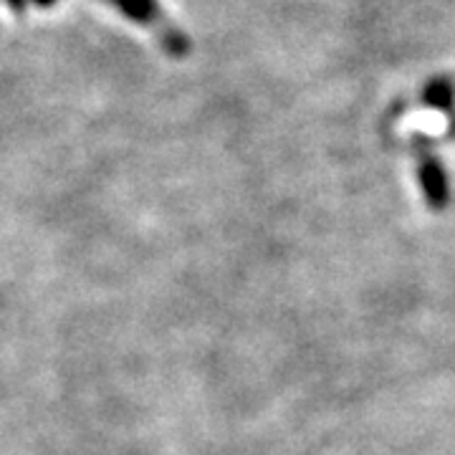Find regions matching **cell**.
I'll list each match as a JSON object with an SVG mask.
<instances>
[{
    "label": "cell",
    "instance_id": "1",
    "mask_svg": "<svg viewBox=\"0 0 455 455\" xmlns=\"http://www.w3.org/2000/svg\"><path fill=\"white\" fill-rule=\"evenodd\" d=\"M104 3L112 5L116 13L130 18L132 23L145 26L149 33H155V38L160 41L167 56L185 59L190 53V38L167 18L160 0H104Z\"/></svg>",
    "mask_w": 455,
    "mask_h": 455
},
{
    "label": "cell",
    "instance_id": "2",
    "mask_svg": "<svg viewBox=\"0 0 455 455\" xmlns=\"http://www.w3.org/2000/svg\"><path fill=\"white\" fill-rule=\"evenodd\" d=\"M418 182L423 190L425 203L433 211H443L451 203V182H448V172L435 155H420L418 163Z\"/></svg>",
    "mask_w": 455,
    "mask_h": 455
},
{
    "label": "cell",
    "instance_id": "3",
    "mask_svg": "<svg viewBox=\"0 0 455 455\" xmlns=\"http://www.w3.org/2000/svg\"><path fill=\"white\" fill-rule=\"evenodd\" d=\"M423 101L425 107L438 109V112H453L455 104V86L451 79L445 76H435L423 86Z\"/></svg>",
    "mask_w": 455,
    "mask_h": 455
},
{
    "label": "cell",
    "instance_id": "4",
    "mask_svg": "<svg viewBox=\"0 0 455 455\" xmlns=\"http://www.w3.org/2000/svg\"><path fill=\"white\" fill-rule=\"evenodd\" d=\"M56 0H31V5H38V8H51Z\"/></svg>",
    "mask_w": 455,
    "mask_h": 455
}]
</instances>
